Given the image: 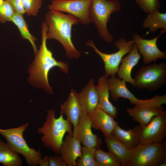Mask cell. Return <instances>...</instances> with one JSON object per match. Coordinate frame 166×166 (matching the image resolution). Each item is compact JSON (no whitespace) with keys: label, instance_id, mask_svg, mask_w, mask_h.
Masks as SVG:
<instances>
[{"label":"cell","instance_id":"cell-1","mask_svg":"<svg viewBox=\"0 0 166 166\" xmlns=\"http://www.w3.org/2000/svg\"><path fill=\"white\" fill-rule=\"evenodd\" d=\"M47 25L44 21L42 26L41 43L39 49L35 54L34 60L29 68L30 76L28 81L35 87L43 89L46 93L51 95L53 92L49 82V71L53 67H58L61 71L68 74L69 66L67 62L56 60L52 52L47 47Z\"/></svg>","mask_w":166,"mask_h":166},{"label":"cell","instance_id":"cell-2","mask_svg":"<svg viewBox=\"0 0 166 166\" xmlns=\"http://www.w3.org/2000/svg\"><path fill=\"white\" fill-rule=\"evenodd\" d=\"M45 17V22L47 26V39L58 41L64 48L67 58H79L81 53L75 47L72 40V27L80 23L79 19L72 14L53 10L48 11Z\"/></svg>","mask_w":166,"mask_h":166},{"label":"cell","instance_id":"cell-3","mask_svg":"<svg viewBox=\"0 0 166 166\" xmlns=\"http://www.w3.org/2000/svg\"><path fill=\"white\" fill-rule=\"evenodd\" d=\"M47 113L45 122L42 127L38 128L37 132L43 135L41 141L44 147L58 154L65 134L68 132L73 134L72 126L68 119L64 118L62 114L56 118L54 110H49Z\"/></svg>","mask_w":166,"mask_h":166},{"label":"cell","instance_id":"cell-4","mask_svg":"<svg viewBox=\"0 0 166 166\" xmlns=\"http://www.w3.org/2000/svg\"><path fill=\"white\" fill-rule=\"evenodd\" d=\"M121 6L117 0H92L89 10V16L97 28L98 34L105 42L111 43L113 35L107 27L111 14L121 10Z\"/></svg>","mask_w":166,"mask_h":166},{"label":"cell","instance_id":"cell-5","mask_svg":"<svg viewBox=\"0 0 166 166\" xmlns=\"http://www.w3.org/2000/svg\"><path fill=\"white\" fill-rule=\"evenodd\" d=\"M29 125L25 123L16 128L7 129L0 128V134L6 139V143L14 152L22 155L30 166H37L42 158L40 149L37 151L30 148L25 139L23 135Z\"/></svg>","mask_w":166,"mask_h":166},{"label":"cell","instance_id":"cell-6","mask_svg":"<svg viewBox=\"0 0 166 166\" xmlns=\"http://www.w3.org/2000/svg\"><path fill=\"white\" fill-rule=\"evenodd\" d=\"M166 161V139L162 142L140 144L132 150L126 166H160Z\"/></svg>","mask_w":166,"mask_h":166},{"label":"cell","instance_id":"cell-7","mask_svg":"<svg viewBox=\"0 0 166 166\" xmlns=\"http://www.w3.org/2000/svg\"><path fill=\"white\" fill-rule=\"evenodd\" d=\"M139 89L156 91L166 83V63L162 62L142 66L134 78Z\"/></svg>","mask_w":166,"mask_h":166},{"label":"cell","instance_id":"cell-8","mask_svg":"<svg viewBox=\"0 0 166 166\" xmlns=\"http://www.w3.org/2000/svg\"><path fill=\"white\" fill-rule=\"evenodd\" d=\"M134 42L132 40L127 42L121 37L115 42L114 46L118 49L116 52L108 54L100 51L96 46L93 40L85 42L86 45L91 47L101 58L104 63L105 74L111 76L117 73L118 67L124 56L128 53L132 49Z\"/></svg>","mask_w":166,"mask_h":166},{"label":"cell","instance_id":"cell-9","mask_svg":"<svg viewBox=\"0 0 166 166\" xmlns=\"http://www.w3.org/2000/svg\"><path fill=\"white\" fill-rule=\"evenodd\" d=\"M136 131L141 144H147L163 142L166 137V111L153 117L145 126L138 125Z\"/></svg>","mask_w":166,"mask_h":166},{"label":"cell","instance_id":"cell-10","mask_svg":"<svg viewBox=\"0 0 166 166\" xmlns=\"http://www.w3.org/2000/svg\"><path fill=\"white\" fill-rule=\"evenodd\" d=\"M92 0H51L48 5L49 10L65 12L77 17L80 22L88 25L92 22L89 10Z\"/></svg>","mask_w":166,"mask_h":166},{"label":"cell","instance_id":"cell-11","mask_svg":"<svg viewBox=\"0 0 166 166\" xmlns=\"http://www.w3.org/2000/svg\"><path fill=\"white\" fill-rule=\"evenodd\" d=\"M107 80L108 86L112 98L116 102L120 97L129 100L130 104L137 105L151 103L166 99V95H156L151 99H140L136 97L128 89L126 81L117 77L115 75L111 76Z\"/></svg>","mask_w":166,"mask_h":166},{"label":"cell","instance_id":"cell-12","mask_svg":"<svg viewBox=\"0 0 166 166\" xmlns=\"http://www.w3.org/2000/svg\"><path fill=\"white\" fill-rule=\"evenodd\" d=\"M166 31L162 29L159 35L149 40L142 38L137 33L133 35L132 40L136 45L139 53L142 56L144 64L147 65L152 61L155 62L158 59L166 58V52L160 50L156 45L158 38Z\"/></svg>","mask_w":166,"mask_h":166},{"label":"cell","instance_id":"cell-13","mask_svg":"<svg viewBox=\"0 0 166 166\" xmlns=\"http://www.w3.org/2000/svg\"><path fill=\"white\" fill-rule=\"evenodd\" d=\"M166 103V99H164L144 104L135 105L133 108L127 109L126 111L128 115L140 126H146L154 117L162 113L164 110L162 105Z\"/></svg>","mask_w":166,"mask_h":166},{"label":"cell","instance_id":"cell-14","mask_svg":"<svg viewBox=\"0 0 166 166\" xmlns=\"http://www.w3.org/2000/svg\"><path fill=\"white\" fill-rule=\"evenodd\" d=\"M88 116L81 111L79 121L74 127L73 135L78 139L84 146L100 148L102 142L97 134L93 133Z\"/></svg>","mask_w":166,"mask_h":166},{"label":"cell","instance_id":"cell-15","mask_svg":"<svg viewBox=\"0 0 166 166\" xmlns=\"http://www.w3.org/2000/svg\"><path fill=\"white\" fill-rule=\"evenodd\" d=\"M82 148L78 139L68 134L63 140L59 154L67 166H76L77 160L81 156Z\"/></svg>","mask_w":166,"mask_h":166},{"label":"cell","instance_id":"cell-16","mask_svg":"<svg viewBox=\"0 0 166 166\" xmlns=\"http://www.w3.org/2000/svg\"><path fill=\"white\" fill-rule=\"evenodd\" d=\"M88 117L92 128L101 131L105 137L110 136L115 127L119 125L113 118L98 106Z\"/></svg>","mask_w":166,"mask_h":166},{"label":"cell","instance_id":"cell-17","mask_svg":"<svg viewBox=\"0 0 166 166\" xmlns=\"http://www.w3.org/2000/svg\"><path fill=\"white\" fill-rule=\"evenodd\" d=\"M81 111L88 116L98 107L99 98L97 86L94 80L91 78L87 85L78 93Z\"/></svg>","mask_w":166,"mask_h":166},{"label":"cell","instance_id":"cell-18","mask_svg":"<svg viewBox=\"0 0 166 166\" xmlns=\"http://www.w3.org/2000/svg\"><path fill=\"white\" fill-rule=\"evenodd\" d=\"M141 58L138 48L134 43L132 49L128 54L122 59L117 72V76L120 79L131 84L135 87L134 79L131 76L132 69L138 63Z\"/></svg>","mask_w":166,"mask_h":166},{"label":"cell","instance_id":"cell-19","mask_svg":"<svg viewBox=\"0 0 166 166\" xmlns=\"http://www.w3.org/2000/svg\"><path fill=\"white\" fill-rule=\"evenodd\" d=\"M78 93L71 89L68 97L61 106V114H65L74 127L77 124L81 114Z\"/></svg>","mask_w":166,"mask_h":166},{"label":"cell","instance_id":"cell-20","mask_svg":"<svg viewBox=\"0 0 166 166\" xmlns=\"http://www.w3.org/2000/svg\"><path fill=\"white\" fill-rule=\"evenodd\" d=\"M108 77L105 73L99 78L97 85L99 98L98 107L114 119L117 117L118 113L116 107L113 106L109 99Z\"/></svg>","mask_w":166,"mask_h":166},{"label":"cell","instance_id":"cell-21","mask_svg":"<svg viewBox=\"0 0 166 166\" xmlns=\"http://www.w3.org/2000/svg\"><path fill=\"white\" fill-rule=\"evenodd\" d=\"M105 141L109 151L117 158L121 166H126L131 159L132 150L124 145L113 134L105 137Z\"/></svg>","mask_w":166,"mask_h":166},{"label":"cell","instance_id":"cell-22","mask_svg":"<svg viewBox=\"0 0 166 166\" xmlns=\"http://www.w3.org/2000/svg\"><path fill=\"white\" fill-rule=\"evenodd\" d=\"M112 134L130 149L133 150L140 144L137 132L134 128L126 130L122 129L118 125L114 128Z\"/></svg>","mask_w":166,"mask_h":166},{"label":"cell","instance_id":"cell-23","mask_svg":"<svg viewBox=\"0 0 166 166\" xmlns=\"http://www.w3.org/2000/svg\"><path fill=\"white\" fill-rule=\"evenodd\" d=\"M159 10L148 14L142 23L144 28L148 29L152 33L160 28L166 30V13H161Z\"/></svg>","mask_w":166,"mask_h":166},{"label":"cell","instance_id":"cell-24","mask_svg":"<svg viewBox=\"0 0 166 166\" xmlns=\"http://www.w3.org/2000/svg\"><path fill=\"white\" fill-rule=\"evenodd\" d=\"M0 163L3 166H21L22 161L18 154L13 151L0 139Z\"/></svg>","mask_w":166,"mask_h":166},{"label":"cell","instance_id":"cell-25","mask_svg":"<svg viewBox=\"0 0 166 166\" xmlns=\"http://www.w3.org/2000/svg\"><path fill=\"white\" fill-rule=\"evenodd\" d=\"M11 22L17 27L22 37L30 42L33 47L35 54L37 51L35 42L37 39L30 33L28 25L24 18L23 15L15 12Z\"/></svg>","mask_w":166,"mask_h":166},{"label":"cell","instance_id":"cell-26","mask_svg":"<svg viewBox=\"0 0 166 166\" xmlns=\"http://www.w3.org/2000/svg\"><path fill=\"white\" fill-rule=\"evenodd\" d=\"M95 159L98 166H121L117 158L111 152H105L100 148L96 151Z\"/></svg>","mask_w":166,"mask_h":166},{"label":"cell","instance_id":"cell-27","mask_svg":"<svg viewBox=\"0 0 166 166\" xmlns=\"http://www.w3.org/2000/svg\"><path fill=\"white\" fill-rule=\"evenodd\" d=\"M97 148L94 147L83 146L81 157L76 161L77 166H98L95 159Z\"/></svg>","mask_w":166,"mask_h":166},{"label":"cell","instance_id":"cell-28","mask_svg":"<svg viewBox=\"0 0 166 166\" xmlns=\"http://www.w3.org/2000/svg\"><path fill=\"white\" fill-rule=\"evenodd\" d=\"M25 13L28 16H36L43 3L42 0H22Z\"/></svg>","mask_w":166,"mask_h":166},{"label":"cell","instance_id":"cell-29","mask_svg":"<svg viewBox=\"0 0 166 166\" xmlns=\"http://www.w3.org/2000/svg\"><path fill=\"white\" fill-rule=\"evenodd\" d=\"M15 13L11 4L8 1H4L0 6V22H11Z\"/></svg>","mask_w":166,"mask_h":166},{"label":"cell","instance_id":"cell-30","mask_svg":"<svg viewBox=\"0 0 166 166\" xmlns=\"http://www.w3.org/2000/svg\"><path fill=\"white\" fill-rule=\"evenodd\" d=\"M135 2L139 7L147 14L160 10L161 6L158 0H135Z\"/></svg>","mask_w":166,"mask_h":166},{"label":"cell","instance_id":"cell-31","mask_svg":"<svg viewBox=\"0 0 166 166\" xmlns=\"http://www.w3.org/2000/svg\"><path fill=\"white\" fill-rule=\"evenodd\" d=\"M8 2L12 5L15 12L23 15L25 14L22 0H4Z\"/></svg>","mask_w":166,"mask_h":166},{"label":"cell","instance_id":"cell-32","mask_svg":"<svg viewBox=\"0 0 166 166\" xmlns=\"http://www.w3.org/2000/svg\"><path fill=\"white\" fill-rule=\"evenodd\" d=\"M49 166H67V165L59 156H49Z\"/></svg>","mask_w":166,"mask_h":166},{"label":"cell","instance_id":"cell-33","mask_svg":"<svg viewBox=\"0 0 166 166\" xmlns=\"http://www.w3.org/2000/svg\"><path fill=\"white\" fill-rule=\"evenodd\" d=\"M38 165L40 166H49V156H45L40 159L38 162Z\"/></svg>","mask_w":166,"mask_h":166},{"label":"cell","instance_id":"cell-34","mask_svg":"<svg viewBox=\"0 0 166 166\" xmlns=\"http://www.w3.org/2000/svg\"><path fill=\"white\" fill-rule=\"evenodd\" d=\"M166 166V161H165L163 163H162L160 166Z\"/></svg>","mask_w":166,"mask_h":166},{"label":"cell","instance_id":"cell-35","mask_svg":"<svg viewBox=\"0 0 166 166\" xmlns=\"http://www.w3.org/2000/svg\"><path fill=\"white\" fill-rule=\"evenodd\" d=\"M4 2V0H0V6Z\"/></svg>","mask_w":166,"mask_h":166},{"label":"cell","instance_id":"cell-36","mask_svg":"<svg viewBox=\"0 0 166 166\" xmlns=\"http://www.w3.org/2000/svg\"><path fill=\"white\" fill-rule=\"evenodd\" d=\"M159 0V1L160 0Z\"/></svg>","mask_w":166,"mask_h":166}]
</instances>
